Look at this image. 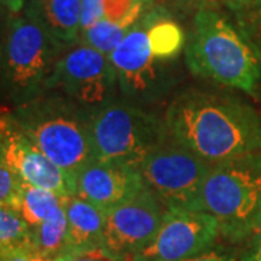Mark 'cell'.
<instances>
[{
  "label": "cell",
  "instance_id": "19",
  "mask_svg": "<svg viewBox=\"0 0 261 261\" xmlns=\"http://www.w3.org/2000/svg\"><path fill=\"white\" fill-rule=\"evenodd\" d=\"M31 247L51 260H56L64 254L67 247V215L64 205L58 207L38 228L31 231Z\"/></svg>",
  "mask_w": 261,
  "mask_h": 261
},
{
  "label": "cell",
  "instance_id": "20",
  "mask_svg": "<svg viewBox=\"0 0 261 261\" xmlns=\"http://www.w3.org/2000/svg\"><path fill=\"white\" fill-rule=\"evenodd\" d=\"M226 9L232 15L233 25L261 61V0H241Z\"/></svg>",
  "mask_w": 261,
  "mask_h": 261
},
{
  "label": "cell",
  "instance_id": "16",
  "mask_svg": "<svg viewBox=\"0 0 261 261\" xmlns=\"http://www.w3.org/2000/svg\"><path fill=\"white\" fill-rule=\"evenodd\" d=\"M147 35L152 56L164 61L177 60L186 44L183 28L171 15L152 5L147 10Z\"/></svg>",
  "mask_w": 261,
  "mask_h": 261
},
{
  "label": "cell",
  "instance_id": "22",
  "mask_svg": "<svg viewBox=\"0 0 261 261\" xmlns=\"http://www.w3.org/2000/svg\"><path fill=\"white\" fill-rule=\"evenodd\" d=\"M31 247V229L10 206L0 205V252Z\"/></svg>",
  "mask_w": 261,
  "mask_h": 261
},
{
  "label": "cell",
  "instance_id": "28",
  "mask_svg": "<svg viewBox=\"0 0 261 261\" xmlns=\"http://www.w3.org/2000/svg\"><path fill=\"white\" fill-rule=\"evenodd\" d=\"M244 245H245V250H261V216L258 218L257 224L254 225L251 233Z\"/></svg>",
  "mask_w": 261,
  "mask_h": 261
},
{
  "label": "cell",
  "instance_id": "29",
  "mask_svg": "<svg viewBox=\"0 0 261 261\" xmlns=\"http://www.w3.org/2000/svg\"><path fill=\"white\" fill-rule=\"evenodd\" d=\"M28 0H0V6L9 15H16L25 9Z\"/></svg>",
  "mask_w": 261,
  "mask_h": 261
},
{
  "label": "cell",
  "instance_id": "34",
  "mask_svg": "<svg viewBox=\"0 0 261 261\" xmlns=\"http://www.w3.org/2000/svg\"><path fill=\"white\" fill-rule=\"evenodd\" d=\"M54 261H60V260H58V258H56V260H54Z\"/></svg>",
  "mask_w": 261,
  "mask_h": 261
},
{
  "label": "cell",
  "instance_id": "27",
  "mask_svg": "<svg viewBox=\"0 0 261 261\" xmlns=\"http://www.w3.org/2000/svg\"><path fill=\"white\" fill-rule=\"evenodd\" d=\"M185 261H237L235 255L232 252H226L224 250H218V248H212L209 251L199 254L196 257H192L189 260Z\"/></svg>",
  "mask_w": 261,
  "mask_h": 261
},
{
  "label": "cell",
  "instance_id": "15",
  "mask_svg": "<svg viewBox=\"0 0 261 261\" xmlns=\"http://www.w3.org/2000/svg\"><path fill=\"white\" fill-rule=\"evenodd\" d=\"M27 8L58 42L70 47L80 41L82 0H28Z\"/></svg>",
  "mask_w": 261,
  "mask_h": 261
},
{
  "label": "cell",
  "instance_id": "7",
  "mask_svg": "<svg viewBox=\"0 0 261 261\" xmlns=\"http://www.w3.org/2000/svg\"><path fill=\"white\" fill-rule=\"evenodd\" d=\"M93 159L138 168L149 151L168 135L163 112L118 99L89 113Z\"/></svg>",
  "mask_w": 261,
  "mask_h": 261
},
{
  "label": "cell",
  "instance_id": "11",
  "mask_svg": "<svg viewBox=\"0 0 261 261\" xmlns=\"http://www.w3.org/2000/svg\"><path fill=\"white\" fill-rule=\"evenodd\" d=\"M221 238L212 215L183 207H168L151 243L130 261H185L212 250Z\"/></svg>",
  "mask_w": 261,
  "mask_h": 261
},
{
  "label": "cell",
  "instance_id": "2",
  "mask_svg": "<svg viewBox=\"0 0 261 261\" xmlns=\"http://www.w3.org/2000/svg\"><path fill=\"white\" fill-rule=\"evenodd\" d=\"M185 61L195 77L252 99L260 96L261 61L237 27L212 6L193 15Z\"/></svg>",
  "mask_w": 261,
  "mask_h": 261
},
{
  "label": "cell",
  "instance_id": "1",
  "mask_svg": "<svg viewBox=\"0 0 261 261\" xmlns=\"http://www.w3.org/2000/svg\"><path fill=\"white\" fill-rule=\"evenodd\" d=\"M163 118L174 140L212 166L261 149V113L222 87L177 90Z\"/></svg>",
  "mask_w": 261,
  "mask_h": 261
},
{
  "label": "cell",
  "instance_id": "26",
  "mask_svg": "<svg viewBox=\"0 0 261 261\" xmlns=\"http://www.w3.org/2000/svg\"><path fill=\"white\" fill-rule=\"evenodd\" d=\"M0 261H54L41 255L32 247H19L0 252Z\"/></svg>",
  "mask_w": 261,
  "mask_h": 261
},
{
  "label": "cell",
  "instance_id": "17",
  "mask_svg": "<svg viewBox=\"0 0 261 261\" xmlns=\"http://www.w3.org/2000/svg\"><path fill=\"white\" fill-rule=\"evenodd\" d=\"M64 200L65 196L58 195L48 189L20 183L16 200L12 207L27 222L29 229L34 231L58 207L64 205Z\"/></svg>",
  "mask_w": 261,
  "mask_h": 261
},
{
  "label": "cell",
  "instance_id": "8",
  "mask_svg": "<svg viewBox=\"0 0 261 261\" xmlns=\"http://www.w3.org/2000/svg\"><path fill=\"white\" fill-rule=\"evenodd\" d=\"M212 164L170 134L149 151L138 167L149 192L167 207L195 209Z\"/></svg>",
  "mask_w": 261,
  "mask_h": 261
},
{
  "label": "cell",
  "instance_id": "9",
  "mask_svg": "<svg viewBox=\"0 0 261 261\" xmlns=\"http://www.w3.org/2000/svg\"><path fill=\"white\" fill-rule=\"evenodd\" d=\"M48 92L63 94L89 113L119 99L118 79L109 57L80 41L67 48L57 61Z\"/></svg>",
  "mask_w": 261,
  "mask_h": 261
},
{
  "label": "cell",
  "instance_id": "31",
  "mask_svg": "<svg viewBox=\"0 0 261 261\" xmlns=\"http://www.w3.org/2000/svg\"><path fill=\"white\" fill-rule=\"evenodd\" d=\"M9 13L6 12V10L3 9L2 6H0V35H2V32H3V29L6 27V23H8V19H9Z\"/></svg>",
  "mask_w": 261,
  "mask_h": 261
},
{
  "label": "cell",
  "instance_id": "33",
  "mask_svg": "<svg viewBox=\"0 0 261 261\" xmlns=\"http://www.w3.org/2000/svg\"><path fill=\"white\" fill-rule=\"evenodd\" d=\"M203 6H211L212 3H215V0H200Z\"/></svg>",
  "mask_w": 261,
  "mask_h": 261
},
{
  "label": "cell",
  "instance_id": "30",
  "mask_svg": "<svg viewBox=\"0 0 261 261\" xmlns=\"http://www.w3.org/2000/svg\"><path fill=\"white\" fill-rule=\"evenodd\" d=\"M240 261H261V250H245Z\"/></svg>",
  "mask_w": 261,
  "mask_h": 261
},
{
  "label": "cell",
  "instance_id": "32",
  "mask_svg": "<svg viewBox=\"0 0 261 261\" xmlns=\"http://www.w3.org/2000/svg\"><path fill=\"white\" fill-rule=\"evenodd\" d=\"M216 2V0H215ZM222 5H224L225 8H228V6H231V5H235V3H238V2H241V0H219Z\"/></svg>",
  "mask_w": 261,
  "mask_h": 261
},
{
  "label": "cell",
  "instance_id": "3",
  "mask_svg": "<svg viewBox=\"0 0 261 261\" xmlns=\"http://www.w3.org/2000/svg\"><path fill=\"white\" fill-rule=\"evenodd\" d=\"M67 48L27 6L10 15L0 35V103L12 111L47 93L54 67Z\"/></svg>",
  "mask_w": 261,
  "mask_h": 261
},
{
  "label": "cell",
  "instance_id": "6",
  "mask_svg": "<svg viewBox=\"0 0 261 261\" xmlns=\"http://www.w3.org/2000/svg\"><path fill=\"white\" fill-rule=\"evenodd\" d=\"M109 60L118 79L119 99L148 111L163 112L185 79L176 60L164 61L152 56L147 12L113 49Z\"/></svg>",
  "mask_w": 261,
  "mask_h": 261
},
{
  "label": "cell",
  "instance_id": "25",
  "mask_svg": "<svg viewBox=\"0 0 261 261\" xmlns=\"http://www.w3.org/2000/svg\"><path fill=\"white\" fill-rule=\"evenodd\" d=\"M60 261H123L113 257L112 254L105 251L103 248H94V250H86V251H73L65 252L61 257H58Z\"/></svg>",
  "mask_w": 261,
  "mask_h": 261
},
{
  "label": "cell",
  "instance_id": "10",
  "mask_svg": "<svg viewBox=\"0 0 261 261\" xmlns=\"http://www.w3.org/2000/svg\"><path fill=\"white\" fill-rule=\"evenodd\" d=\"M167 205L144 189L132 199L103 211L102 248L123 261L145 248L155 237Z\"/></svg>",
  "mask_w": 261,
  "mask_h": 261
},
{
  "label": "cell",
  "instance_id": "23",
  "mask_svg": "<svg viewBox=\"0 0 261 261\" xmlns=\"http://www.w3.org/2000/svg\"><path fill=\"white\" fill-rule=\"evenodd\" d=\"M20 181L18 177L10 171L0 155V205L13 206L16 196H18Z\"/></svg>",
  "mask_w": 261,
  "mask_h": 261
},
{
  "label": "cell",
  "instance_id": "13",
  "mask_svg": "<svg viewBox=\"0 0 261 261\" xmlns=\"http://www.w3.org/2000/svg\"><path fill=\"white\" fill-rule=\"evenodd\" d=\"M144 189L138 168L94 159L77 173L74 181V195L102 211L129 200Z\"/></svg>",
  "mask_w": 261,
  "mask_h": 261
},
{
  "label": "cell",
  "instance_id": "21",
  "mask_svg": "<svg viewBox=\"0 0 261 261\" xmlns=\"http://www.w3.org/2000/svg\"><path fill=\"white\" fill-rule=\"evenodd\" d=\"M145 2L147 0H82V32L100 20L123 19Z\"/></svg>",
  "mask_w": 261,
  "mask_h": 261
},
{
  "label": "cell",
  "instance_id": "12",
  "mask_svg": "<svg viewBox=\"0 0 261 261\" xmlns=\"http://www.w3.org/2000/svg\"><path fill=\"white\" fill-rule=\"evenodd\" d=\"M0 155L20 183L73 195L64 173L41 152L9 112L0 113Z\"/></svg>",
  "mask_w": 261,
  "mask_h": 261
},
{
  "label": "cell",
  "instance_id": "14",
  "mask_svg": "<svg viewBox=\"0 0 261 261\" xmlns=\"http://www.w3.org/2000/svg\"><path fill=\"white\" fill-rule=\"evenodd\" d=\"M67 247L65 252L102 248L103 211L75 195L65 197ZM64 252V254H65Z\"/></svg>",
  "mask_w": 261,
  "mask_h": 261
},
{
  "label": "cell",
  "instance_id": "35",
  "mask_svg": "<svg viewBox=\"0 0 261 261\" xmlns=\"http://www.w3.org/2000/svg\"><path fill=\"white\" fill-rule=\"evenodd\" d=\"M2 252H3V251H2Z\"/></svg>",
  "mask_w": 261,
  "mask_h": 261
},
{
  "label": "cell",
  "instance_id": "24",
  "mask_svg": "<svg viewBox=\"0 0 261 261\" xmlns=\"http://www.w3.org/2000/svg\"><path fill=\"white\" fill-rule=\"evenodd\" d=\"M149 3L155 8H160L161 10H164L166 13L171 15V13H187L192 9H195L196 12L202 8H206L202 5L200 0H148Z\"/></svg>",
  "mask_w": 261,
  "mask_h": 261
},
{
  "label": "cell",
  "instance_id": "4",
  "mask_svg": "<svg viewBox=\"0 0 261 261\" xmlns=\"http://www.w3.org/2000/svg\"><path fill=\"white\" fill-rule=\"evenodd\" d=\"M9 113L41 152L64 173L74 195L77 173L93 159L89 112L63 94L47 92Z\"/></svg>",
  "mask_w": 261,
  "mask_h": 261
},
{
  "label": "cell",
  "instance_id": "18",
  "mask_svg": "<svg viewBox=\"0 0 261 261\" xmlns=\"http://www.w3.org/2000/svg\"><path fill=\"white\" fill-rule=\"evenodd\" d=\"M151 6L148 0L142 3L134 12H130L128 16L116 20H100L92 28L86 29L80 34V42H83L89 47L97 49L105 56H111L112 51L122 42V39L126 37L130 28L140 20L145 12Z\"/></svg>",
  "mask_w": 261,
  "mask_h": 261
},
{
  "label": "cell",
  "instance_id": "5",
  "mask_svg": "<svg viewBox=\"0 0 261 261\" xmlns=\"http://www.w3.org/2000/svg\"><path fill=\"white\" fill-rule=\"evenodd\" d=\"M196 211L214 216L224 240L245 243L261 216V149L212 166Z\"/></svg>",
  "mask_w": 261,
  "mask_h": 261
}]
</instances>
